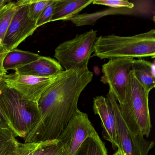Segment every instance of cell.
<instances>
[{"mask_svg": "<svg viewBox=\"0 0 155 155\" xmlns=\"http://www.w3.org/2000/svg\"><path fill=\"white\" fill-rule=\"evenodd\" d=\"M88 68L64 70L57 74L38 104L40 117L24 143L58 140L77 110L81 92L91 82Z\"/></svg>", "mask_w": 155, "mask_h": 155, "instance_id": "1", "label": "cell"}, {"mask_svg": "<svg viewBox=\"0 0 155 155\" xmlns=\"http://www.w3.org/2000/svg\"><path fill=\"white\" fill-rule=\"evenodd\" d=\"M92 57L101 59L155 58V30L130 37L115 35L97 38Z\"/></svg>", "mask_w": 155, "mask_h": 155, "instance_id": "2", "label": "cell"}, {"mask_svg": "<svg viewBox=\"0 0 155 155\" xmlns=\"http://www.w3.org/2000/svg\"><path fill=\"white\" fill-rule=\"evenodd\" d=\"M0 108L15 136L23 139L35 127L40 117L38 103L24 98L5 85L0 95Z\"/></svg>", "mask_w": 155, "mask_h": 155, "instance_id": "3", "label": "cell"}, {"mask_svg": "<svg viewBox=\"0 0 155 155\" xmlns=\"http://www.w3.org/2000/svg\"><path fill=\"white\" fill-rule=\"evenodd\" d=\"M149 94L130 71L125 100L119 105L120 112L131 132L147 137L149 136L151 127Z\"/></svg>", "mask_w": 155, "mask_h": 155, "instance_id": "4", "label": "cell"}, {"mask_svg": "<svg viewBox=\"0 0 155 155\" xmlns=\"http://www.w3.org/2000/svg\"><path fill=\"white\" fill-rule=\"evenodd\" d=\"M97 38L93 30L77 35L57 47L54 58L65 70L87 69Z\"/></svg>", "mask_w": 155, "mask_h": 155, "instance_id": "5", "label": "cell"}, {"mask_svg": "<svg viewBox=\"0 0 155 155\" xmlns=\"http://www.w3.org/2000/svg\"><path fill=\"white\" fill-rule=\"evenodd\" d=\"M106 98L115 114L118 139L124 155H148L154 147V141L147 140L142 135L129 129L120 115L118 103L109 91Z\"/></svg>", "mask_w": 155, "mask_h": 155, "instance_id": "6", "label": "cell"}, {"mask_svg": "<svg viewBox=\"0 0 155 155\" xmlns=\"http://www.w3.org/2000/svg\"><path fill=\"white\" fill-rule=\"evenodd\" d=\"M134 59L117 58L109 60L102 66L103 76L101 81L109 87L119 105L125 100L128 85L130 72Z\"/></svg>", "mask_w": 155, "mask_h": 155, "instance_id": "7", "label": "cell"}, {"mask_svg": "<svg viewBox=\"0 0 155 155\" xmlns=\"http://www.w3.org/2000/svg\"><path fill=\"white\" fill-rule=\"evenodd\" d=\"M97 137L87 114L78 110L58 140L65 147L68 155H74L87 139Z\"/></svg>", "mask_w": 155, "mask_h": 155, "instance_id": "8", "label": "cell"}, {"mask_svg": "<svg viewBox=\"0 0 155 155\" xmlns=\"http://www.w3.org/2000/svg\"><path fill=\"white\" fill-rule=\"evenodd\" d=\"M18 6L2 42L7 52L16 48L38 28L36 21L28 16V0L16 2Z\"/></svg>", "mask_w": 155, "mask_h": 155, "instance_id": "9", "label": "cell"}, {"mask_svg": "<svg viewBox=\"0 0 155 155\" xmlns=\"http://www.w3.org/2000/svg\"><path fill=\"white\" fill-rule=\"evenodd\" d=\"M57 75L49 78H38L19 75L14 72L5 75L3 80L6 87L16 91L24 98L38 103Z\"/></svg>", "mask_w": 155, "mask_h": 155, "instance_id": "10", "label": "cell"}, {"mask_svg": "<svg viewBox=\"0 0 155 155\" xmlns=\"http://www.w3.org/2000/svg\"><path fill=\"white\" fill-rule=\"evenodd\" d=\"M136 2V8L135 5V7L132 9L127 8L108 9L102 12H98L91 14H78L70 19L69 21H71L77 27H80L85 25H94L97 20L107 15L120 14L148 15L152 14V13L154 14V5L152 3V2L137 1Z\"/></svg>", "mask_w": 155, "mask_h": 155, "instance_id": "11", "label": "cell"}, {"mask_svg": "<svg viewBox=\"0 0 155 155\" xmlns=\"http://www.w3.org/2000/svg\"><path fill=\"white\" fill-rule=\"evenodd\" d=\"M93 109L95 114L98 115L101 120L103 137L110 142L114 150H120L115 114L107 99L102 96L94 98Z\"/></svg>", "mask_w": 155, "mask_h": 155, "instance_id": "12", "label": "cell"}, {"mask_svg": "<svg viewBox=\"0 0 155 155\" xmlns=\"http://www.w3.org/2000/svg\"><path fill=\"white\" fill-rule=\"evenodd\" d=\"M63 71L62 67L55 59L40 56L37 60L16 69L15 73L38 78H49Z\"/></svg>", "mask_w": 155, "mask_h": 155, "instance_id": "13", "label": "cell"}, {"mask_svg": "<svg viewBox=\"0 0 155 155\" xmlns=\"http://www.w3.org/2000/svg\"><path fill=\"white\" fill-rule=\"evenodd\" d=\"M93 0H57L51 22L68 21L92 3Z\"/></svg>", "mask_w": 155, "mask_h": 155, "instance_id": "14", "label": "cell"}, {"mask_svg": "<svg viewBox=\"0 0 155 155\" xmlns=\"http://www.w3.org/2000/svg\"><path fill=\"white\" fill-rule=\"evenodd\" d=\"M131 70L137 81L147 91L150 92L155 87L154 62L152 63L143 59H134Z\"/></svg>", "mask_w": 155, "mask_h": 155, "instance_id": "15", "label": "cell"}, {"mask_svg": "<svg viewBox=\"0 0 155 155\" xmlns=\"http://www.w3.org/2000/svg\"><path fill=\"white\" fill-rule=\"evenodd\" d=\"M41 56L30 51L15 48L8 52L4 61L5 70H15L39 58Z\"/></svg>", "mask_w": 155, "mask_h": 155, "instance_id": "16", "label": "cell"}, {"mask_svg": "<svg viewBox=\"0 0 155 155\" xmlns=\"http://www.w3.org/2000/svg\"><path fill=\"white\" fill-rule=\"evenodd\" d=\"M19 143L11 130L0 128V155H17Z\"/></svg>", "mask_w": 155, "mask_h": 155, "instance_id": "17", "label": "cell"}, {"mask_svg": "<svg viewBox=\"0 0 155 155\" xmlns=\"http://www.w3.org/2000/svg\"><path fill=\"white\" fill-rule=\"evenodd\" d=\"M74 155H107L104 142L100 137L87 139Z\"/></svg>", "mask_w": 155, "mask_h": 155, "instance_id": "18", "label": "cell"}, {"mask_svg": "<svg viewBox=\"0 0 155 155\" xmlns=\"http://www.w3.org/2000/svg\"><path fill=\"white\" fill-rule=\"evenodd\" d=\"M18 8L16 2L11 1L0 11V44H2L11 21Z\"/></svg>", "mask_w": 155, "mask_h": 155, "instance_id": "19", "label": "cell"}, {"mask_svg": "<svg viewBox=\"0 0 155 155\" xmlns=\"http://www.w3.org/2000/svg\"><path fill=\"white\" fill-rule=\"evenodd\" d=\"M33 155H68L65 147L56 140L50 144L39 148Z\"/></svg>", "mask_w": 155, "mask_h": 155, "instance_id": "20", "label": "cell"}, {"mask_svg": "<svg viewBox=\"0 0 155 155\" xmlns=\"http://www.w3.org/2000/svg\"><path fill=\"white\" fill-rule=\"evenodd\" d=\"M52 0H28V16L30 18L37 21L45 8Z\"/></svg>", "mask_w": 155, "mask_h": 155, "instance_id": "21", "label": "cell"}, {"mask_svg": "<svg viewBox=\"0 0 155 155\" xmlns=\"http://www.w3.org/2000/svg\"><path fill=\"white\" fill-rule=\"evenodd\" d=\"M55 140H56L24 143L20 142L17 155H33L35 151L38 149L50 144Z\"/></svg>", "mask_w": 155, "mask_h": 155, "instance_id": "22", "label": "cell"}, {"mask_svg": "<svg viewBox=\"0 0 155 155\" xmlns=\"http://www.w3.org/2000/svg\"><path fill=\"white\" fill-rule=\"evenodd\" d=\"M93 5H104L113 8H127L132 9L135 7L133 2L122 0H93Z\"/></svg>", "mask_w": 155, "mask_h": 155, "instance_id": "23", "label": "cell"}, {"mask_svg": "<svg viewBox=\"0 0 155 155\" xmlns=\"http://www.w3.org/2000/svg\"><path fill=\"white\" fill-rule=\"evenodd\" d=\"M57 0H52L51 2L45 8L40 16L36 21L38 28L51 22L56 5Z\"/></svg>", "mask_w": 155, "mask_h": 155, "instance_id": "24", "label": "cell"}, {"mask_svg": "<svg viewBox=\"0 0 155 155\" xmlns=\"http://www.w3.org/2000/svg\"><path fill=\"white\" fill-rule=\"evenodd\" d=\"M8 53L2 44H0V77H4L8 73L4 68V59Z\"/></svg>", "mask_w": 155, "mask_h": 155, "instance_id": "25", "label": "cell"}, {"mask_svg": "<svg viewBox=\"0 0 155 155\" xmlns=\"http://www.w3.org/2000/svg\"><path fill=\"white\" fill-rule=\"evenodd\" d=\"M0 128H8L11 130V127L3 111L0 108Z\"/></svg>", "mask_w": 155, "mask_h": 155, "instance_id": "26", "label": "cell"}, {"mask_svg": "<svg viewBox=\"0 0 155 155\" xmlns=\"http://www.w3.org/2000/svg\"><path fill=\"white\" fill-rule=\"evenodd\" d=\"M11 1L10 0H0V11Z\"/></svg>", "mask_w": 155, "mask_h": 155, "instance_id": "27", "label": "cell"}, {"mask_svg": "<svg viewBox=\"0 0 155 155\" xmlns=\"http://www.w3.org/2000/svg\"><path fill=\"white\" fill-rule=\"evenodd\" d=\"M5 84L3 81V77H0V92H2V90Z\"/></svg>", "mask_w": 155, "mask_h": 155, "instance_id": "28", "label": "cell"}, {"mask_svg": "<svg viewBox=\"0 0 155 155\" xmlns=\"http://www.w3.org/2000/svg\"><path fill=\"white\" fill-rule=\"evenodd\" d=\"M113 155H124V154L122 153V151L121 150H117V151L113 154Z\"/></svg>", "mask_w": 155, "mask_h": 155, "instance_id": "29", "label": "cell"}]
</instances>
